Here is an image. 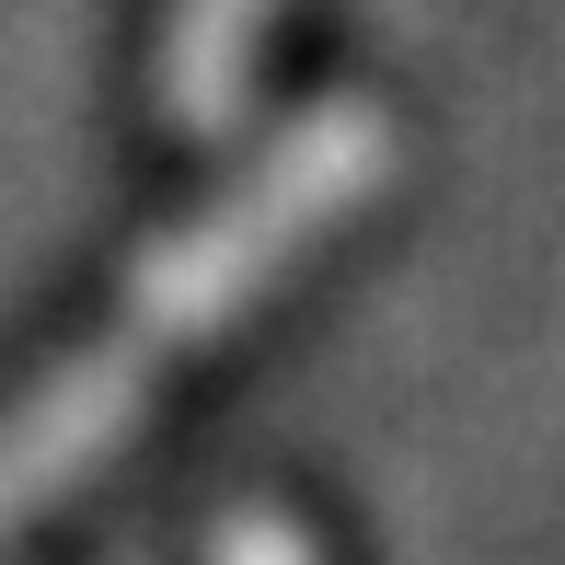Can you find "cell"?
<instances>
[{
    "instance_id": "obj_1",
    "label": "cell",
    "mask_w": 565,
    "mask_h": 565,
    "mask_svg": "<svg viewBox=\"0 0 565 565\" xmlns=\"http://www.w3.org/2000/svg\"><path fill=\"white\" fill-rule=\"evenodd\" d=\"M381 173H393V127H381V105H312V116L277 127V139L243 162V185H220L209 209L116 289L105 335L70 347L58 370L0 416V531L46 520V508H58L70 484L150 416V393H162L209 335H231L243 300L277 289V277H289L300 254L381 185Z\"/></svg>"
},
{
    "instance_id": "obj_2",
    "label": "cell",
    "mask_w": 565,
    "mask_h": 565,
    "mask_svg": "<svg viewBox=\"0 0 565 565\" xmlns=\"http://www.w3.org/2000/svg\"><path fill=\"white\" fill-rule=\"evenodd\" d=\"M266 12L277 0H173V35H162V116L185 139H231L254 93V58H266Z\"/></svg>"
},
{
    "instance_id": "obj_3",
    "label": "cell",
    "mask_w": 565,
    "mask_h": 565,
    "mask_svg": "<svg viewBox=\"0 0 565 565\" xmlns=\"http://www.w3.org/2000/svg\"><path fill=\"white\" fill-rule=\"evenodd\" d=\"M209 565H323V554L300 543V520H277V508H243V520L209 543Z\"/></svg>"
}]
</instances>
